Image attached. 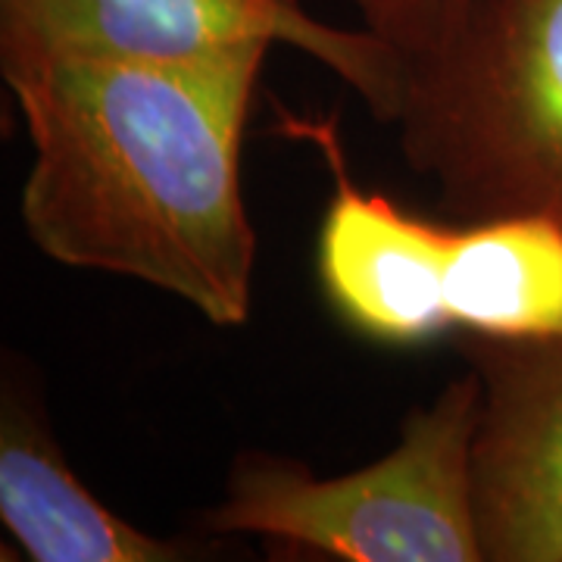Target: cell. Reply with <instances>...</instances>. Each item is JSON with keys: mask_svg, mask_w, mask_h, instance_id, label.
<instances>
[{"mask_svg": "<svg viewBox=\"0 0 562 562\" xmlns=\"http://www.w3.org/2000/svg\"><path fill=\"white\" fill-rule=\"evenodd\" d=\"M0 519L35 562H179L191 543L160 541L106 509L66 465L20 397L3 401Z\"/></svg>", "mask_w": 562, "mask_h": 562, "instance_id": "cell-7", "label": "cell"}, {"mask_svg": "<svg viewBox=\"0 0 562 562\" xmlns=\"http://www.w3.org/2000/svg\"><path fill=\"white\" fill-rule=\"evenodd\" d=\"M266 50L194 66L0 44L32 140L22 222L50 260L138 279L244 325L257 235L241 135Z\"/></svg>", "mask_w": 562, "mask_h": 562, "instance_id": "cell-1", "label": "cell"}, {"mask_svg": "<svg viewBox=\"0 0 562 562\" xmlns=\"http://www.w3.org/2000/svg\"><path fill=\"white\" fill-rule=\"evenodd\" d=\"M397 125L453 216L562 225V0H475L447 54L406 72Z\"/></svg>", "mask_w": 562, "mask_h": 562, "instance_id": "cell-2", "label": "cell"}, {"mask_svg": "<svg viewBox=\"0 0 562 562\" xmlns=\"http://www.w3.org/2000/svg\"><path fill=\"white\" fill-rule=\"evenodd\" d=\"M0 44L154 66L291 44L341 76L382 122L401 120L406 94V66L382 38L325 25L297 0H0Z\"/></svg>", "mask_w": 562, "mask_h": 562, "instance_id": "cell-4", "label": "cell"}, {"mask_svg": "<svg viewBox=\"0 0 562 562\" xmlns=\"http://www.w3.org/2000/svg\"><path fill=\"white\" fill-rule=\"evenodd\" d=\"M482 379L465 372L403 425L379 462L316 479L301 462L241 453L213 535H260L347 562H482L472 443Z\"/></svg>", "mask_w": 562, "mask_h": 562, "instance_id": "cell-3", "label": "cell"}, {"mask_svg": "<svg viewBox=\"0 0 562 562\" xmlns=\"http://www.w3.org/2000/svg\"><path fill=\"white\" fill-rule=\"evenodd\" d=\"M301 132L319 144L335 181L319 232V276L331 303L379 341L413 344L447 331L450 228L403 213L384 194L360 191L331 122H306Z\"/></svg>", "mask_w": 562, "mask_h": 562, "instance_id": "cell-6", "label": "cell"}, {"mask_svg": "<svg viewBox=\"0 0 562 562\" xmlns=\"http://www.w3.org/2000/svg\"><path fill=\"white\" fill-rule=\"evenodd\" d=\"M443 313L479 338H562V225L497 216L450 228Z\"/></svg>", "mask_w": 562, "mask_h": 562, "instance_id": "cell-8", "label": "cell"}, {"mask_svg": "<svg viewBox=\"0 0 562 562\" xmlns=\"http://www.w3.org/2000/svg\"><path fill=\"white\" fill-rule=\"evenodd\" d=\"M472 443L475 519L487 562H562V338H482Z\"/></svg>", "mask_w": 562, "mask_h": 562, "instance_id": "cell-5", "label": "cell"}, {"mask_svg": "<svg viewBox=\"0 0 562 562\" xmlns=\"http://www.w3.org/2000/svg\"><path fill=\"white\" fill-rule=\"evenodd\" d=\"M475 0H353L362 29L382 38L406 66L422 69L447 54Z\"/></svg>", "mask_w": 562, "mask_h": 562, "instance_id": "cell-9", "label": "cell"}]
</instances>
